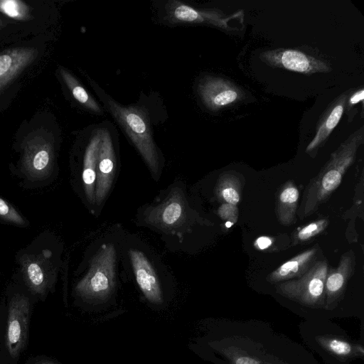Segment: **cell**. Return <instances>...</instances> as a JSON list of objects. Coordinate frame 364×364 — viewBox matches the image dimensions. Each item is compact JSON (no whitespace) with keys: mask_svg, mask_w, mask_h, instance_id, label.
<instances>
[{"mask_svg":"<svg viewBox=\"0 0 364 364\" xmlns=\"http://www.w3.org/2000/svg\"><path fill=\"white\" fill-rule=\"evenodd\" d=\"M92 86L113 117L127 134L154 177L158 178L160 174V158L144 113L135 107L121 105L104 93L97 85Z\"/></svg>","mask_w":364,"mask_h":364,"instance_id":"obj_2","label":"cell"},{"mask_svg":"<svg viewBox=\"0 0 364 364\" xmlns=\"http://www.w3.org/2000/svg\"><path fill=\"white\" fill-rule=\"evenodd\" d=\"M38 364H55V363H49V362H43V363H38Z\"/></svg>","mask_w":364,"mask_h":364,"instance_id":"obj_29","label":"cell"},{"mask_svg":"<svg viewBox=\"0 0 364 364\" xmlns=\"http://www.w3.org/2000/svg\"><path fill=\"white\" fill-rule=\"evenodd\" d=\"M45 252L22 258L24 279L30 289L36 294H44L54 277V269L47 256V250Z\"/></svg>","mask_w":364,"mask_h":364,"instance_id":"obj_15","label":"cell"},{"mask_svg":"<svg viewBox=\"0 0 364 364\" xmlns=\"http://www.w3.org/2000/svg\"><path fill=\"white\" fill-rule=\"evenodd\" d=\"M169 19L175 23H204L226 31H238L243 23V11L226 15L218 9L200 10L173 1L168 6Z\"/></svg>","mask_w":364,"mask_h":364,"instance_id":"obj_6","label":"cell"},{"mask_svg":"<svg viewBox=\"0 0 364 364\" xmlns=\"http://www.w3.org/2000/svg\"><path fill=\"white\" fill-rule=\"evenodd\" d=\"M364 99V90L363 88L358 89L352 92H349L348 95L346 105L348 112L354 106L360 102H363Z\"/></svg>","mask_w":364,"mask_h":364,"instance_id":"obj_28","label":"cell"},{"mask_svg":"<svg viewBox=\"0 0 364 364\" xmlns=\"http://www.w3.org/2000/svg\"><path fill=\"white\" fill-rule=\"evenodd\" d=\"M318 244L307 249L282 263L266 277V281L276 285L279 283L295 279L306 274L320 259L324 257Z\"/></svg>","mask_w":364,"mask_h":364,"instance_id":"obj_13","label":"cell"},{"mask_svg":"<svg viewBox=\"0 0 364 364\" xmlns=\"http://www.w3.org/2000/svg\"><path fill=\"white\" fill-rule=\"evenodd\" d=\"M364 129L351 134L340 144L318 173L306 186L297 214L304 219L318 210L342 182L343 175L353 164L359 147L363 144Z\"/></svg>","mask_w":364,"mask_h":364,"instance_id":"obj_1","label":"cell"},{"mask_svg":"<svg viewBox=\"0 0 364 364\" xmlns=\"http://www.w3.org/2000/svg\"><path fill=\"white\" fill-rule=\"evenodd\" d=\"M33 48H12L0 55V90L36 58Z\"/></svg>","mask_w":364,"mask_h":364,"instance_id":"obj_18","label":"cell"},{"mask_svg":"<svg viewBox=\"0 0 364 364\" xmlns=\"http://www.w3.org/2000/svg\"><path fill=\"white\" fill-rule=\"evenodd\" d=\"M299 191L292 181H287L278 189L276 195V215L284 226L291 225L299 208Z\"/></svg>","mask_w":364,"mask_h":364,"instance_id":"obj_20","label":"cell"},{"mask_svg":"<svg viewBox=\"0 0 364 364\" xmlns=\"http://www.w3.org/2000/svg\"><path fill=\"white\" fill-rule=\"evenodd\" d=\"M355 255L353 250L344 252L338 266L330 268L325 280L323 311L332 312L343 301L349 280L355 270Z\"/></svg>","mask_w":364,"mask_h":364,"instance_id":"obj_9","label":"cell"},{"mask_svg":"<svg viewBox=\"0 0 364 364\" xmlns=\"http://www.w3.org/2000/svg\"><path fill=\"white\" fill-rule=\"evenodd\" d=\"M60 74L73 97L79 103L92 112L99 114L102 113V109L96 100L70 73L60 69Z\"/></svg>","mask_w":364,"mask_h":364,"instance_id":"obj_22","label":"cell"},{"mask_svg":"<svg viewBox=\"0 0 364 364\" xmlns=\"http://www.w3.org/2000/svg\"><path fill=\"white\" fill-rule=\"evenodd\" d=\"M0 11L17 20H26L30 17L28 5L18 0L0 1Z\"/></svg>","mask_w":364,"mask_h":364,"instance_id":"obj_24","label":"cell"},{"mask_svg":"<svg viewBox=\"0 0 364 364\" xmlns=\"http://www.w3.org/2000/svg\"><path fill=\"white\" fill-rule=\"evenodd\" d=\"M260 60L273 68L311 75L328 73L331 68L326 63L306 53L292 49H274L262 52Z\"/></svg>","mask_w":364,"mask_h":364,"instance_id":"obj_7","label":"cell"},{"mask_svg":"<svg viewBox=\"0 0 364 364\" xmlns=\"http://www.w3.org/2000/svg\"><path fill=\"white\" fill-rule=\"evenodd\" d=\"M152 208L149 223L162 230L174 233L187 220L186 203L179 196L171 195L164 203Z\"/></svg>","mask_w":364,"mask_h":364,"instance_id":"obj_14","label":"cell"},{"mask_svg":"<svg viewBox=\"0 0 364 364\" xmlns=\"http://www.w3.org/2000/svg\"><path fill=\"white\" fill-rule=\"evenodd\" d=\"M291 246V239L287 237L279 241V236L262 235L258 237L254 242V247L260 251L278 252Z\"/></svg>","mask_w":364,"mask_h":364,"instance_id":"obj_25","label":"cell"},{"mask_svg":"<svg viewBox=\"0 0 364 364\" xmlns=\"http://www.w3.org/2000/svg\"><path fill=\"white\" fill-rule=\"evenodd\" d=\"M329 224L327 218H318L309 224L295 230L291 237V246L306 244L323 232Z\"/></svg>","mask_w":364,"mask_h":364,"instance_id":"obj_23","label":"cell"},{"mask_svg":"<svg viewBox=\"0 0 364 364\" xmlns=\"http://www.w3.org/2000/svg\"><path fill=\"white\" fill-rule=\"evenodd\" d=\"M117 168V158L110 134L101 130V141L97 166L95 203L100 206L111 190Z\"/></svg>","mask_w":364,"mask_h":364,"instance_id":"obj_10","label":"cell"},{"mask_svg":"<svg viewBox=\"0 0 364 364\" xmlns=\"http://www.w3.org/2000/svg\"><path fill=\"white\" fill-rule=\"evenodd\" d=\"M117 253L113 243L103 244L91 261L87 274L75 291L89 300H105L113 291L117 278Z\"/></svg>","mask_w":364,"mask_h":364,"instance_id":"obj_3","label":"cell"},{"mask_svg":"<svg viewBox=\"0 0 364 364\" xmlns=\"http://www.w3.org/2000/svg\"><path fill=\"white\" fill-rule=\"evenodd\" d=\"M245 183L243 175L235 171L223 172L215 188V196L221 203L237 205L240 201Z\"/></svg>","mask_w":364,"mask_h":364,"instance_id":"obj_21","label":"cell"},{"mask_svg":"<svg viewBox=\"0 0 364 364\" xmlns=\"http://www.w3.org/2000/svg\"><path fill=\"white\" fill-rule=\"evenodd\" d=\"M101 141V130L90 138L86 147L82 164V180L85 196L88 202L95 203L97 166Z\"/></svg>","mask_w":364,"mask_h":364,"instance_id":"obj_19","label":"cell"},{"mask_svg":"<svg viewBox=\"0 0 364 364\" xmlns=\"http://www.w3.org/2000/svg\"><path fill=\"white\" fill-rule=\"evenodd\" d=\"M136 282L145 298L151 303H163V292L154 267L144 252L131 248L128 252Z\"/></svg>","mask_w":364,"mask_h":364,"instance_id":"obj_12","label":"cell"},{"mask_svg":"<svg viewBox=\"0 0 364 364\" xmlns=\"http://www.w3.org/2000/svg\"><path fill=\"white\" fill-rule=\"evenodd\" d=\"M330 268L328 262L324 257L318 260L301 277L274 285L275 291L302 307L323 310L325 280Z\"/></svg>","mask_w":364,"mask_h":364,"instance_id":"obj_4","label":"cell"},{"mask_svg":"<svg viewBox=\"0 0 364 364\" xmlns=\"http://www.w3.org/2000/svg\"><path fill=\"white\" fill-rule=\"evenodd\" d=\"M0 218L16 225H25L24 219L6 200L0 198Z\"/></svg>","mask_w":364,"mask_h":364,"instance_id":"obj_26","label":"cell"},{"mask_svg":"<svg viewBox=\"0 0 364 364\" xmlns=\"http://www.w3.org/2000/svg\"><path fill=\"white\" fill-rule=\"evenodd\" d=\"M349 92H345L338 96L323 113L318 122L316 134L306 148V152L314 157L318 149L321 147L339 123Z\"/></svg>","mask_w":364,"mask_h":364,"instance_id":"obj_16","label":"cell"},{"mask_svg":"<svg viewBox=\"0 0 364 364\" xmlns=\"http://www.w3.org/2000/svg\"><path fill=\"white\" fill-rule=\"evenodd\" d=\"M198 92L203 104L213 111L232 105L244 96L240 88L230 81L211 76L201 80Z\"/></svg>","mask_w":364,"mask_h":364,"instance_id":"obj_11","label":"cell"},{"mask_svg":"<svg viewBox=\"0 0 364 364\" xmlns=\"http://www.w3.org/2000/svg\"><path fill=\"white\" fill-rule=\"evenodd\" d=\"M313 335L303 332L306 343L321 355L327 364H348L353 359L363 358L362 343L353 342L347 336L319 330Z\"/></svg>","mask_w":364,"mask_h":364,"instance_id":"obj_5","label":"cell"},{"mask_svg":"<svg viewBox=\"0 0 364 364\" xmlns=\"http://www.w3.org/2000/svg\"><path fill=\"white\" fill-rule=\"evenodd\" d=\"M53 162V150L48 143L36 141L27 145L23 165L30 178L36 180L46 178L52 171Z\"/></svg>","mask_w":364,"mask_h":364,"instance_id":"obj_17","label":"cell"},{"mask_svg":"<svg viewBox=\"0 0 364 364\" xmlns=\"http://www.w3.org/2000/svg\"><path fill=\"white\" fill-rule=\"evenodd\" d=\"M30 303L26 296L14 295L9 306L6 346L13 358L18 356L28 336Z\"/></svg>","mask_w":364,"mask_h":364,"instance_id":"obj_8","label":"cell"},{"mask_svg":"<svg viewBox=\"0 0 364 364\" xmlns=\"http://www.w3.org/2000/svg\"><path fill=\"white\" fill-rule=\"evenodd\" d=\"M218 215L221 219L234 224L238 220L239 210L237 205L229 203H221V205L218 210Z\"/></svg>","mask_w":364,"mask_h":364,"instance_id":"obj_27","label":"cell"}]
</instances>
